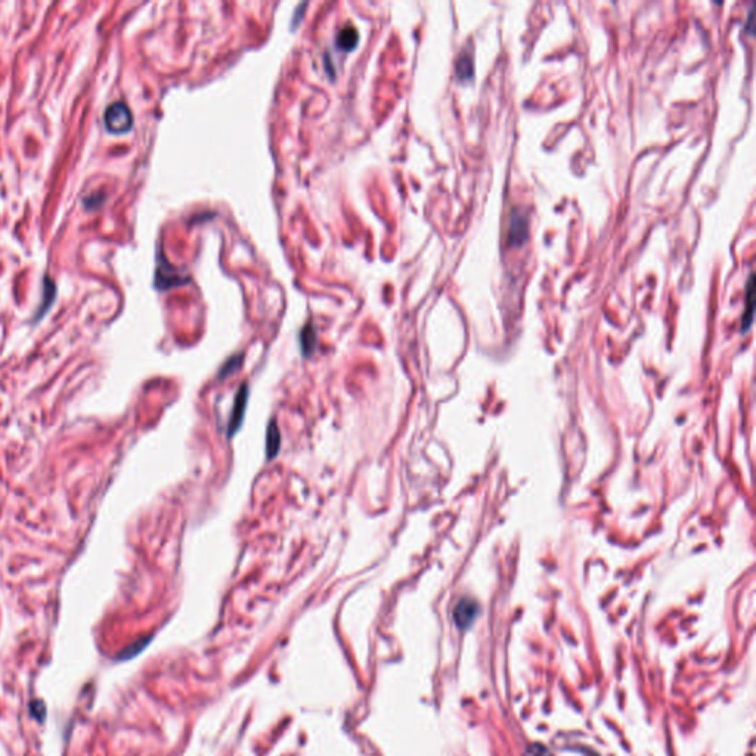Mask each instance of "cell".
<instances>
[{
    "mask_svg": "<svg viewBox=\"0 0 756 756\" xmlns=\"http://www.w3.org/2000/svg\"><path fill=\"white\" fill-rule=\"evenodd\" d=\"M133 126L129 107L123 102H114L105 111V127L111 133H126Z\"/></svg>",
    "mask_w": 756,
    "mask_h": 756,
    "instance_id": "1",
    "label": "cell"
},
{
    "mask_svg": "<svg viewBox=\"0 0 756 756\" xmlns=\"http://www.w3.org/2000/svg\"><path fill=\"white\" fill-rule=\"evenodd\" d=\"M479 604L473 598H461L453 609V620L460 629H469L478 617Z\"/></svg>",
    "mask_w": 756,
    "mask_h": 756,
    "instance_id": "2",
    "label": "cell"
},
{
    "mask_svg": "<svg viewBox=\"0 0 756 756\" xmlns=\"http://www.w3.org/2000/svg\"><path fill=\"white\" fill-rule=\"evenodd\" d=\"M527 234H529V222H527V216L522 212L514 210L510 216V225H509V241L510 245L519 247L527 240Z\"/></svg>",
    "mask_w": 756,
    "mask_h": 756,
    "instance_id": "3",
    "label": "cell"
},
{
    "mask_svg": "<svg viewBox=\"0 0 756 756\" xmlns=\"http://www.w3.org/2000/svg\"><path fill=\"white\" fill-rule=\"evenodd\" d=\"M247 403H248V386L243 385L236 393V398H235V402H234V409H232V413L229 417V426H227V436H229V438L234 436V434L238 430H240L241 424L244 421L245 411H247Z\"/></svg>",
    "mask_w": 756,
    "mask_h": 756,
    "instance_id": "4",
    "label": "cell"
},
{
    "mask_svg": "<svg viewBox=\"0 0 756 756\" xmlns=\"http://www.w3.org/2000/svg\"><path fill=\"white\" fill-rule=\"evenodd\" d=\"M279 448H281V433H279L276 422L271 421V422H269L267 433H266V453H267V458L274 460L278 455V452H279Z\"/></svg>",
    "mask_w": 756,
    "mask_h": 756,
    "instance_id": "5",
    "label": "cell"
},
{
    "mask_svg": "<svg viewBox=\"0 0 756 756\" xmlns=\"http://www.w3.org/2000/svg\"><path fill=\"white\" fill-rule=\"evenodd\" d=\"M359 41L358 30L354 25H346L345 28L340 30L337 36V46L341 50H354Z\"/></svg>",
    "mask_w": 756,
    "mask_h": 756,
    "instance_id": "6",
    "label": "cell"
},
{
    "mask_svg": "<svg viewBox=\"0 0 756 756\" xmlns=\"http://www.w3.org/2000/svg\"><path fill=\"white\" fill-rule=\"evenodd\" d=\"M300 345H302V350L306 356L312 354L315 347V331L310 325H306L300 333Z\"/></svg>",
    "mask_w": 756,
    "mask_h": 756,
    "instance_id": "7",
    "label": "cell"
},
{
    "mask_svg": "<svg viewBox=\"0 0 756 756\" xmlns=\"http://www.w3.org/2000/svg\"><path fill=\"white\" fill-rule=\"evenodd\" d=\"M752 292H753V275H750L749 278V284H748V303H746V310H744L743 314V329L748 328L750 325V320H752V303H753V297H752Z\"/></svg>",
    "mask_w": 756,
    "mask_h": 756,
    "instance_id": "8",
    "label": "cell"
},
{
    "mask_svg": "<svg viewBox=\"0 0 756 756\" xmlns=\"http://www.w3.org/2000/svg\"><path fill=\"white\" fill-rule=\"evenodd\" d=\"M457 71H458V76L461 79H470L471 77V71H473L471 58L467 57V55L460 57V59L457 62Z\"/></svg>",
    "mask_w": 756,
    "mask_h": 756,
    "instance_id": "9",
    "label": "cell"
},
{
    "mask_svg": "<svg viewBox=\"0 0 756 756\" xmlns=\"http://www.w3.org/2000/svg\"><path fill=\"white\" fill-rule=\"evenodd\" d=\"M240 365H241V355H238V356H234V358H231V359H227V362L223 365V368L221 369L219 377H221V378H225V377H227L229 374H234V372H235L238 368H240Z\"/></svg>",
    "mask_w": 756,
    "mask_h": 756,
    "instance_id": "10",
    "label": "cell"
},
{
    "mask_svg": "<svg viewBox=\"0 0 756 756\" xmlns=\"http://www.w3.org/2000/svg\"><path fill=\"white\" fill-rule=\"evenodd\" d=\"M148 641H150V640H141V641H138V643L134 644V646H132V647H129V648L124 650V653L120 655V659H129V657H133L134 655L139 653V651H141L145 646L148 644Z\"/></svg>",
    "mask_w": 756,
    "mask_h": 756,
    "instance_id": "11",
    "label": "cell"
},
{
    "mask_svg": "<svg viewBox=\"0 0 756 756\" xmlns=\"http://www.w3.org/2000/svg\"><path fill=\"white\" fill-rule=\"evenodd\" d=\"M31 712H33V715L39 719V721H43L45 715H46V711H45V705L41 702H33L31 703Z\"/></svg>",
    "mask_w": 756,
    "mask_h": 756,
    "instance_id": "12",
    "label": "cell"
},
{
    "mask_svg": "<svg viewBox=\"0 0 756 756\" xmlns=\"http://www.w3.org/2000/svg\"><path fill=\"white\" fill-rule=\"evenodd\" d=\"M531 753L532 756H553L545 748L538 746V744H535V746L531 749Z\"/></svg>",
    "mask_w": 756,
    "mask_h": 756,
    "instance_id": "13",
    "label": "cell"
}]
</instances>
